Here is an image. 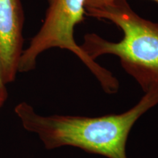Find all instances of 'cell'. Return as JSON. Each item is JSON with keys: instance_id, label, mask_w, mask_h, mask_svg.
I'll return each instance as SVG.
<instances>
[{"instance_id": "cell-1", "label": "cell", "mask_w": 158, "mask_h": 158, "mask_svg": "<svg viewBox=\"0 0 158 158\" xmlns=\"http://www.w3.org/2000/svg\"><path fill=\"white\" fill-rule=\"evenodd\" d=\"M158 105V82L127 111L98 117L42 116L26 102L18 104L15 113L23 128L37 134L47 149L73 147L108 158H127V138L138 118Z\"/></svg>"}, {"instance_id": "cell-2", "label": "cell", "mask_w": 158, "mask_h": 158, "mask_svg": "<svg viewBox=\"0 0 158 158\" xmlns=\"http://www.w3.org/2000/svg\"><path fill=\"white\" fill-rule=\"evenodd\" d=\"M86 15L108 20L123 31V38L116 43L94 33L85 35L80 47L92 60L105 54L118 56L124 70L144 92L158 82V22L138 15L127 0H115L100 8L86 10Z\"/></svg>"}, {"instance_id": "cell-3", "label": "cell", "mask_w": 158, "mask_h": 158, "mask_svg": "<svg viewBox=\"0 0 158 158\" xmlns=\"http://www.w3.org/2000/svg\"><path fill=\"white\" fill-rule=\"evenodd\" d=\"M85 0H48V8L43 24L23 51L19 73L34 70L37 59L44 51L53 48L73 53L87 67L107 94H115L119 88L116 77L92 60L78 45L74 38V29L84 21Z\"/></svg>"}, {"instance_id": "cell-4", "label": "cell", "mask_w": 158, "mask_h": 158, "mask_svg": "<svg viewBox=\"0 0 158 158\" xmlns=\"http://www.w3.org/2000/svg\"><path fill=\"white\" fill-rule=\"evenodd\" d=\"M24 13L21 0H0V74L7 85L15 80L23 51Z\"/></svg>"}, {"instance_id": "cell-5", "label": "cell", "mask_w": 158, "mask_h": 158, "mask_svg": "<svg viewBox=\"0 0 158 158\" xmlns=\"http://www.w3.org/2000/svg\"><path fill=\"white\" fill-rule=\"evenodd\" d=\"M114 1L115 0H85V9L86 10L90 9L100 8V7L109 5ZM152 1L158 2V0H152Z\"/></svg>"}, {"instance_id": "cell-6", "label": "cell", "mask_w": 158, "mask_h": 158, "mask_svg": "<svg viewBox=\"0 0 158 158\" xmlns=\"http://www.w3.org/2000/svg\"><path fill=\"white\" fill-rule=\"evenodd\" d=\"M7 98H8V92L6 87V84L4 83L0 74V109L4 106L7 101Z\"/></svg>"}]
</instances>
